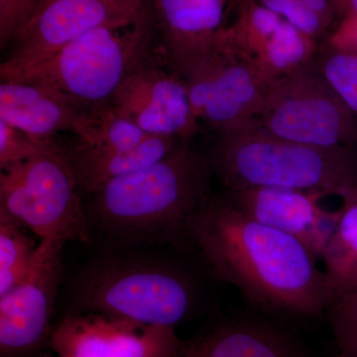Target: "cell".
I'll return each instance as SVG.
<instances>
[{
    "instance_id": "5",
    "label": "cell",
    "mask_w": 357,
    "mask_h": 357,
    "mask_svg": "<svg viewBox=\"0 0 357 357\" xmlns=\"http://www.w3.org/2000/svg\"><path fill=\"white\" fill-rule=\"evenodd\" d=\"M201 294L198 277L191 270L177 262L138 256L91 262L74 285L81 312L174 328L195 312Z\"/></svg>"
},
{
    "instance_id": "17",
    "label": "cell",
    "mask_w": 357,
    "mask_h": 357,
    "mask_svg": "<svg viewBox=\"0 0 357 357\" xmlns=\"http://www.w3.org/2000/svg\"><path fill=\"white\" fill-rule=\"evenodd\" d=\"M86 107L55 89L18 81L0 84V121L35 139L54 142L62 131H76Z\"/></svg>"
},
{
    "instance_id": "7",
    "label": "cell",
    "mask_w": 357,
    "mask_h": 357,
    "mask_svg": "<svg viewBox=\"0 0 357 357\" xmlns=\"http://www.w3.org/2000/svg\"><path fill=\"white\" fill-rule=\"evenodd\" d=\"M300 144L357 152V119L312 64L271 84L255 121Z\"/></svg>"
},
{
    "instance_id": "9",
    "label": "cell",
    "mask_w": 357,
    "mask_h": 357,
    "mask_svg": "<svg viewBox=\"0 0 357 357\" xmlns=\"http://www.w3.org/2000/svg\"><path fill=\"white\" fill-rule=\"evenodd\" d=\"M149 8L150 0H49L16 34L0 70L38 64L82 35L128 25Z\"/></svg>"
},
{
    "instance_id": "23",
    "label": "cell",
    "mask_w": 357,
    "mask_h": 357,
    "mask_svg": "<svg viewBox=\"0 0 357 357\" xmlns=\"http://www.w3.org/2000/svg\"><path fill=\"white\" fill-rule=\"evenodd\" d=\"M337 357H357V288L331 301L326 310Z\"/></svg>"
},
{
    "instance_id": "21",
    "label": "cell",
    "mask_w": 357,
    "mask_h": 357,
    "mask_svg": "<svg viewBox=\"0 0 357 357\" xmlns=\"http://www.w3.org/2000/svg\"><path fill=\"white\" fill-rule=\"evenodd\" d=\"M8 213L0 210V297L15 288L32 266L38 245Z\"/></svg>"
},
{
    "instance_id": "19",
    "label": "cell",
    "mask_w": 357,
    "mask_h": 357,
    "mask_svg": "<svg viewBox=\"0 0 357 357\" xmlns=\"http://www.w3.org/2000/svg\"><path fill=\"white\" fill-rule=\"evenodd\" d=\"M342 199L337 229L321 255L328 303L357 288V188Z\"/></svg>"
},
{
    "instance_id": "18",
    "label": "cell",
    "mask_w": 357,
    "mask_h": 357,
    "mask_svg": "<svg viewBox=\"0 0 357 357\" xmlns=\"http://www.w3.org/2000/svg\"><path fill=\"white\" fill-rule=\"evenodd\" d=\"M182 140L149 136L132 148L91 146L77 138L66 155L84 192L91 195L103 185L153 165L178 146Z\"/></svg>"
},
{
    "instance_id": "12",
    "label": "cell",
    "mask_w": 357,
    "mask_h": 357,
    "mask_svg": "<svg viewBox=\"0 0 357 357\" xmlns=\"http://www.w3.org/2000/svg\"><path fill=\"white\" fill-rule=\"evenodd\" d=\"M181 340L169 326L79 312L54 328L49 342L59 357H171Z\"/></svg>"
},
{
    "instance_id": "15",
    "label": "cell",
    "mask_w": 357,
    "mask_h": 357,
    "mask_svg": "<svg viewBox=\"0 0 357 357\" xmlns=\"http://www.w3.org/2000/svg\"><path fill=\"white\" fill-rule=\"evenodd\" d=\"M157 52L178 75L215 50L222 31V0H150Z\"/></svg>"
},
{
    "instance_id": "29",
    "label": "cell",
    "mask_w": 357,
    "mask_h": 357,
    "mask_svg": "<svg viewBox=\"0 0 357 357\" xmlns=\"http://www.w3.org/2000/svg\"><path fill=\"white\" fill-rule=\"evenodd\" d=\"M48 1H49V0H40L39 4H38V6H37L36 9L38 8V7L43 6L44 3H46V2H48ZM36 9H35V10H36ZM34 13H35V11H34ZM32 15H33V14H32Z\"/></svg>"
},
{
    "instance_id": "20",
    "label": "cell",
    "mask_w": 357,
    "mask_h": 357,
    "mask_svg": "<svg viewBox=\"0 0 357 357\" xmlns=\"http://www.w3.org/2000/svg\"><path fill=\"white\" fill-rule=\"evenodd\" d=\"M75 134L77 139L91 146L109 148L135 147L151 136L117 112L110 103L84 109Z\"/></svg>"
},
{
    "instance_id": "22",
    "label": "cell",
    "mask_w": 357,
    "mask_h": 357,
    "mask_svg": "<svg viewBox=\"0 0 357 357\" xmlns=\"http://www.w3.org/2000/svg\"><path fill=\"white\" fill-rule=\"evenodd\" d=\"M314 69L357 119V54L328 47Z\"/></svg>"
},
{
    "instance_id": "16",
    "label": "cell",
    "mask_w": 357,
    "mask_h": 357,
    "mask_svg": "<svg viewBox=\"0 0 357 357\" xmlns=\"http://www.w3.org/2000/svg\"><path fill=\"white\" fill-rule=\"evenodd\" d=\"M171 357H311L288 328L255 316H237L215 325L180 344Z\"/></svg>"
},
{
    "instance_id": "11",
    "label": "cell",
    "mask_w": 357,
    "mask_h": 357,
    "mask_svg": "<svg viewBox=\"0 0 357 357\" xmlns=\"http://www.w3.org/2000/svg\"><path fill=\"white\" fill-rule=\"evenodd\" d=\"M109 103L149 135L189 141L203 131L184 79L158 53L124 79Z\"/></svg>"
},
{
    "instance_id": "8",
    "label": "cell",
    "mask_w": 357,
    "mask_h": 357,
    "mask_svg": "<svg viewBox=\"0 0 357 357\" xmlns=\"http://www.w3.org/2000/svg\"><path fill=\"white\" fill-rule=\"evenodd\" d=\"M180 76L199 123L218 135L255 121L272 84L245 58L220 44Z\"/></svg>"
},
{
    "instance_id": "30",
    "label": "cell",
    "mask_w": 357,
    "mask_h": 357,
    "mask_svg": "<svg viewBox=\"0 0 357 357\" xmlns=\"http://www.w3.org/2000/svg\"><path fill=\"white\" fill-rule=\"evenodd\" d=\"M222 1H223V3L225 4V2H227V0H222Z\"/></svg>"
},
{
    "instance_id": "31",
    "label": "cell",
    "mask_w": 357,
    "mask_h": 357,
    "mask_svg": "<svg viewBox=\"0 0 357 357\" xmlns=\"http://www.w3.org/2000/svg\"><path fill=\"white\" fill-rule=\"evenodd\" d=\"M332 357H337V354H335V356H333Z\"/></svg>"
},
{
    "instance_id": "13",
    "label": "cell",
    "mask_w": 357,
    "mask_h": 357,
    "mask_svg": "<svg viewBox=\"0 0 357 357\" xmlns=\"http://www.w3.org/2000/svg\"><path fill=\"white\" fill-rule=\"evenodd\" d=\"M218 44L243 56L271 83L309 67L316 55L314 40L256 2L236 24L222 29Z\"/></svg>"
},
{
    "instance_id": "28",
    "label": "cell",
    "mask_w": 357,
    "mask_h": 357,
    "mask_svg": "<svg viewBox=\"0 0 357 357\" xmlns=\"http://www.w3.org/2000/svg\"><path fill=\"white\" fill-rule=\"evenodd\" d=\"M40 0H16L15 15H14L16 34L20 32V30L26 24V22L30 20Z\"/></svg>"
},
{
    "instance_id": "3",
    "label": "cell",
    "mask_w": 357,
    "mask_h": 357,
    "mask_svg": "<svg viewBox=\"0 0 357 357\" xmlns=\"http://www.w3.org/2000/svg\"><path fill=\"white\" fill-rule=\"evenodd\" d=\"M208 159L227 192L277 187L342 198L357 188V152L282 139L253 121L218 135Z\"/></svg>"
},
{
    "instance_id": "25",
    "label": "cell",
    "mask_w": 357,
    "mask_h": 357,
    "mask_svg": "<svg viewBox=\"0 0 357 357\" xmlns=\"http://www.w3.org/2000/svg\"><path fill=\"white\" fill-rule=\"evenodd\" d=\"M259 3L279 14L312 40H316L328 26L321 17L312 13L304 0H260Z\"/></svg>"
},
{
    "instance_id": "27",
    "label": "cell",
    "mask_w": 357,
    "mask_h": 357,
    "mask_svg": "<svg viewBox=\"0 0 357 357\" xmlns=\"http://www.w3.org/2000/svg\"><path fill=\"white\" fill-rule=\"evenodd\" d=\"M16 0H0V46L6 49L13 41L16 35L15 15Z\"/></svg>"
},
{
    "instance_id": "14",
    "label": "cell",
    "mask_w": 357,
    "mask_h": 357,
    "mask_svg": "<svg viewBox=\"0 0 357 357\" xmlns=\"http://www.w3.org/2000/svg\"><path fill=\"white\" fill-rule=\"evenodd\" d=\"M225 195L246 217L296 237L321 259L340 218V208L328 211L319 204L326 196L321 192L256 187Z\"/></svg>"
},
{
    "instance_id": "4",
    "label": "cell",
    "mask_w": 357,
    "mask_h": 357,
    "mask_svg": "<svg viewBox=\"0 0 357 357\" xmlns=\"http://www.w3.org/2000/svg\"><path fill=\"white\" fill-rule=\"evenodd\" d=\"M151 6L123 26L96 28L38 64L0 70L1 81L41 84L82 107L107 105L124 79L157 55Z\"/></svg>"
},
{
    "instance_id": "1",
    "label": "cell",
    "mask_w": 357,
    "mask_h": 357,
    "mask_svg": "<svg viewBox=\"0 0 357 357\" xmlns=\"http://www.w3.org/2000/svg\"><path fill=\"white\" fill-rule=\"evenodd\" d=\"M188 246L220 280L271 314L316 319L328 303L325 271L302 241L211 195L191 223Z\"/></svg>"
},
{
    "instance_id": "6",
    "label": "cell",
    "mask_w": 357,
    "mask_h": 357,
    "mask_svg": "<svg viewBox=\"0 0 357 357\" xmlns=\"http://www.w3.org/2000/svg\"><path fill=\"white\" fill-rule=\"evenodd\" d=\"M64 148L0 173V210L41 241L89 243V217Z\"/></svg>"
},
{
    "instance_id": "2",
    "label": "cell",
    "mask_w": 357,
    "mask_h": 357,
    "mask_svg": "<svg viewBox=\"0 0 357 357\" xmlns=\"http://www.w3.org/2000/svg\"><path fill=\"white\" fill-rule=\"evenodd\" d=\"M211 174L208 159L182 141L153 165L93 192L89 220L128 241L188 246L192 220L213 194Z\"/></svg>"
},
{
    "instance_id": "10",
    "label": "cell",
    "mask_w": 357,
    "mask_h": 357,
    "mask_svg": "<svg viewBox=\"0 0 357 357\" xmlns=\"http://www.w3.org/2000/svg\"><path fill=\"white\" fill-rule=\"evenodd\" d=\"M64 243L41 241L25 278L0 297V357H26L50 340Z\"/></svg>"
},
{
    "instance_id": "26",
    "label": "cell",
    "mask_w": 357,
    "mask_h": 357,
    "mask_svg": "<svg viewBox=\"0 0 357 357\" xmlns=\"http://www.w3.org/2000/svg\"><path fill=\"white\" fill-rule=\"evenodd\" d=\"M342 20L331 36L330 48L357 54V0H333Z\"/></svg>"
},
{
    "instance_id": "24",
    "label": "cell",
    "mask_w": 357,
    "mask_h": 357,
    "mask_svg": "<svg viewBox=\"0 0 357 357\" xmlns=\"http://www.w3.org/2000/svg\"><path fill=\"white\" fill-rule=\"evenodd\" d=\"M56 141L47 142L35 139L20 130L0 121V170L57 149Z\"/></svg>"
}]
</instances>
